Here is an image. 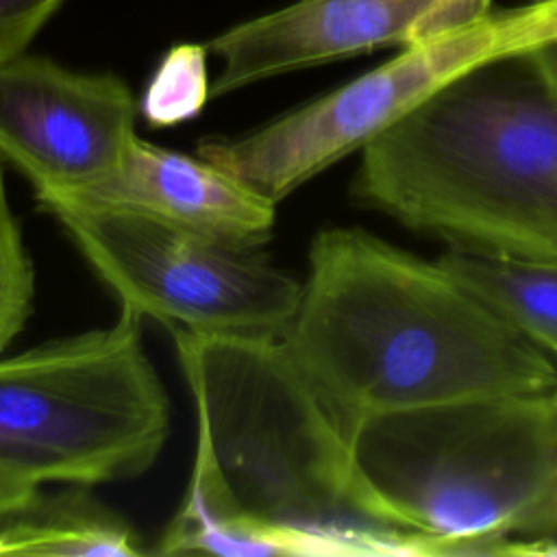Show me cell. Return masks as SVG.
Segmentation results:
<instances>
[{"label":"cell","mask_w":557,"mask_h":557,"mask_svg":"<svg viewBox=\"0 0 557 557\" xmlns=\"http://www.w3.org/2000/svg\"><path fill=\"white\" fill-rule=\"evenodd\" d=\"M531 63L535 65V70L540 72V76L546 81V85L557 91V37L533 48L531 52H527Z\"/></svg>","instance_id":"2e32d148"},{"label":"cell","mask_w":557,"mask_h":557,"mask_svg":"<svg viewBox=\"0 0 557 557\" xmlns=\"http://www.w3.org/2000/svg\"><path fill=\"white\" fill-rule=\"evenodd\" d=\"M555 37L557 0L492 9L403 46L370 72L252 133L202 139L198 154L276 205L450 81Z\"/></svg>","instance_id":"8992f818"},{"label":"cell","mask_w":557,"mask_h":557,"mask_svg":"<svg viewBox=\"0 0 557 557\" xmlns=\"http://www.w3.org/2000/svg\"><path fill=\"white\" fill-rule=\"evenodd\" d=\"M170 400L141 344V315L0 359V479L96 485L144 474Z\"/></svg>","instance_id":"5b68a950"},{"label":"cell","mask_w":557,"mask_h":557,"mask_svg":"<svg viewBox=\"0 0 557 557\" xmlns=\"http://www.w3.org/2000/svg\"><path fill=\"white\" fill-rule=\"evenodd\" d=\"M207 44H174L139 98V113L152 128H170L194 120L211 96L207 70Z\"/></svg>","instance_id":"4fadbf2b"},{"label":"cell","mask_w":557,"mask_h":557,"mask_svg":"<svg viewBox=\"0 0 557 557\" xmlns=\"http://www.w3.org/2000/svg\"><path fill=\"white\" fill-rule=\"evenodd\" d=\"M503 320L557 359V261L453 248L437 259Z\"/></svg>","instance_id":"7c38bea8"},{"label":"cell","mask_w":557,"mask_h":557,"mask_svg":"<svg viewBox=\"0 0 557 557\" xmlns=\"http://www.w3.org/2000/svg\"><path fill=\"white\" fill-rule=\"evenodd\" d=\"M492 2L296 0L239 22L207 44L222 63L211 96L379 48H403L485 15Z\"/></svg>","instance_id":"9c48e42d"},{"label":"cell","mask_w":557,"mask_h":557,"mask_svg":"<svg viewBox=\"0 0 557 557\" xmlns=\"http://www.w3.org/2000/svg\"><path fill=\"white\" fill-rule=\"evenodd\" d=\"M355 503L453 555L555 553L557 389L376 413L346 424Z\"/></svg>","instance_id":"277c9868"},{"label":"cell","mask_w":557,"mask_h":557,"mask_svg":"<svg viewBox=\"0 0 557 557\" xmlns=\"http://www.w3.org/2000/svg\"><path fill=\"white\" fill-rule=\"evenodd\" d=\"M281 339L344 424L557 389L555 359L440 261L359 228L313 237Z\"/></svg>","instance_id":"6da1fadb"},{"label":"cell","mask_w":557,"mask_h":557,"mask_svg":"<svg viewBox=\"0 0 557 557\" xmlns=\"http://www.w3.org/2000/svg\"><path fill=\"white\" fill-rule=\"evenodd\" d=\"M57 205L135 211L228 246L257 250L272 237L276 205L205 157H189L135 137L122 165L102 183Z\"/></svg>","instance_id":"30bf717a"},{"label":"cell","mask_w":557,"mask_h":557,"mask_svg":"<svg viewBox=\"0 0 557 557\" xmlns=\"http://www.w3.org/2000/svg\"><path fill=\"white\" fill-rule=\"evenodd\" d=\"M137 111L115 74L74 72L26 52L0 63V157L30 181L37 202L115 174L137 137Z\"/></svg>","instance_id":"ba28073f"},{"label":"cell","mask_w":557,"mask_h":557,"mask_svg":"<svg viewBox=\"0 0 557 557\" xmlns=\"http://www.w3.org/2000/svg\"><path fill=\"white\" fill-rule=\"evenodd\" d=\"M352 194L453 248L557 261V91L529 54L479 65L361 148Z\"/></svg>","instance_id":"3957f363"},{"label":"cell","mask_w":557,"mask_h":557,"mask_svg":"<svg viewBox=\"0 0 557 557\" xmlns=\"http://www.w3.org/2000/svg\"><path fill=\"white\" fill-rule=\"evenodd\" d=\"M35 298V270L11 209L0 165V352L22 333Z\"/></svg>","instance_id":"5bb4252c"},{"label":"cell","mask_w":557,"mask_h":557,"mask_svg":"<svg viewBox=\"0 0 557 557\" xmlns=\"http://www.w3.org/2000/svg\"><path fill=\"white\" fill-rule=\"evenodd\" d=\"M172 337L196 411L191 476L172 520L307 533L326 557L446 555L433 537L361 513L346 424L278 335Z\"/></svg>","instance_id":"7a4b0ae2"},{"label":"cell","mask_w":557,"mask_h":557,"mask_svg":"<svg viewBox=\"0 0 557 557\" xmlns=\"http://www.w3.org/2000/svg\"><path fill=\"white\" fill-rule=\"evenodd\" d=\"M65 0H0V63L26 52V46Z\"/></svg>","instance_id":"9a60e30c"},{"label":"cell","mask_w":557,"mask_h":557,"mask_svg":"<svg viewBox=\"0 0 557 557\" xmlns=\"http://www.w3.org/2000/svg\"><path fill=\"white\" fill-rule=\"evenodd\" d=\"M89 485L35 492L0 513V557H137L146 550L133 524L102 505Z\"/></svg>","instance_id":"8fae6325"},{"label":"cell","mask_w":557,"mask_h":557,"mask_svg":"<svg viewBox=\"0 0 557 557\" xmlns=\"http://www.w3.org/2000/svg\"><path fill=\"white\" fill-rule=\"evenodd\" d=\"M52 213L120 307L170 331L278 335L302 283L250 248H237L157 218L78 205Z\"/></svg>","instance_id":"52a82bcc"}]
</instances>
